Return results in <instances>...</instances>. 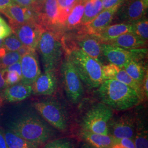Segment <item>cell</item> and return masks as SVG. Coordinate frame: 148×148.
I'll list each match as a JSON object with an SVG mask.
<instances>
[{
	"label": "cell",
	"mask_w": 148,
	"mask_h": 148,
	"mask_svg": "<svg viewBox=\"0 0 148 148\" xmlns=\"http://www.w3.org/2000/svg\"><path fill=\"white\" fill-rule=\"evenodd\" d=\"M136 116L134 142L136 148H148V131L145 118L141 114Z\"/></svg>",
	"instance_id": "22"
},
{
	"label": "cell",
	"mask_w": 148,
	"mask_h": 148,
	"mask_svg": "<svg viewBox=\"0 0 148 148\" xmlns=\"http://www.w3.org/2000/svg\"><path fill=\"white\" fill-rule=\"evenodd\" d=\"M132 33L145 40L148 38V21L147 18L143 16L137 21L131 23Z\"/></svg>",
	"instance_id": "30"
},
{
	"label": "cell",
	"mask_w": 148,
	"mask_h": 148,
	"mask_svg": "<svg viewBox=\"0 0 148 148\" xmlns=\"http://www.w3.org/2000/svg\"><path fill=\"white\" fill-rule=\"evenodd\" d=\"M13 3L12 0H0V11Z\"/></svg>",
	"instance_id": "41"
},
{
	"label": "cell",
	"mask_w": 148,
	"mask_h": 148,
	"mask_svg": "<svg viewBox=\"0 0 148 148\" xmlns=\"http://www.w3.org/2000/svg\"><path fill=\"white\" fill-rule=\"evenodd\" d=\"M80 134L85 142L97 148H111L115 143V138L109 134H101L82 130Z\"/></svg>",
	"instance_id": "21"
},
{
	"label": "cell",
	"mask_w": 148,
	"mask_h": 148,
	"mask_svg": "<svg viewBox=\"0 0 148 148\" xmlns=\"http://www.w3.org/2000/svg\"><path fill=\"white\" fill-rule=\"evenodd\" d=\"M102 11V0H88L86 1L81 25L85 26L88 24Z\"/></svg>",
	"instance_id": "26"
},
{
	"label": "cell",
	"mask_w": 148,
	"mask_h": 148,
	"mask_svg": "<svg viewBox=\"0 0 148 148\" xmlns=\"http://www.w3.org/2000/svg\"><path fill=\"white\" fill-rule=\"evenodd\" d=\"M68 57L77 71L82 83L90 89L97 88L104 81L103 65L79 48L68 52Z\"/></svg>",
	"instance_id": "3"
},
{
	"label": "cell",
	"mask_w": 148,
	"mask_h": 148,
	"mask_svg": "<svg viewBox=\"0 0 148 148\" xmlns=\"http://www.w3.org/2000/svg\"><path fill=\"white\" fill-rule=\"evenodd\" d=\"M2 40H0V49L2 47Z\"/></svg>",
	"instance_id": "46"
},
{
	"label": "cell",
	"mask_w": 148,
	"mask_h": 148,
	"mask_svg": "<svg viewBox=\"0 0 148 148\" xmlns=\"http://www.w3.org/2000/svg\"><path fill=\"white\" fill-rule=\"evenodd\" d=\"M57 86L56 71H45L32 84V93L37 95H52L56 91Z\"/></svg>",
	"instance_id": "14"
},
{
	"label": "cell",
	"mask_w": 148,
	"mask_h": 148,
	"mask_svg": "<svg viewBox=\"0 0 148 148\" xmlns=\"http://www.w3.org/2000/svg\"><path fill=\"white\" fill-rule=\"evenodd\" d=\"M43 148H75L74 141L69 138H60L47 142Z\"/></svg>",
	"instance_id": "32"
},
{
	"label": "cell",
	"mask_w": 148,
	"mask_h": 148,
	"mask_svg": "<svg viewBox=\"0 0 148 148\" xmlns=\"http://www.w3.org/2000/svg\"><path fill=\"white\" fill-rule=\"evenodd\" d=\"M81 148H97L95 147H93V146H92V145H90V144L89 143H86V142H85V143H83L82 144V145H81Z\"/></svg>",
	"instance_id": "43"
},
{
	"label": "cell",
	"mask_w": 148,
	"mask_h": 148,
	"mask_svg": "<svg viewBox=\"0 0 148 148\" xmlns=\"http://www.w3.org/2000/svg\"><path fill=\"white\" fill-rule=\"evenodd\" d=\"M8 86L21 82V70L20 62L13 64L2 71Z\"/></svg>",
	"instance_id": "28"
},
{
	"label": "cell",
	"mask_w": 148,
	"mask_h": 148,
	"mask_svg": "<svg viewBox=\"0 0 148 148\" xmlns=\"http://www.w3.org/2000/svg\"><path fill=\"white\" fill-rule=\"evenodd\" d=\"M115 143H118L121 144L125 148H136L133 139L130 138H121L119 139H115Z\"/></svg>",
	"instance_id": "36"
},
{
	"label": "cell",
	"mask_w": 148,
	"mask_h": 148,
	"mask_svg": "<svg viewBox=\"0 0 148 148\" xmlns=\"http://www.w3.org/2000/svg\"><path fill=\"white\" fill-rule=\"evenodd\" d=\"M45 1H46V0H37V1L38 3H41V4H43Z\"/></svg>",
	"instance_id": "45"
},
{
	"label": "cell",
	"mask_w": 148,
	"mask_h": 148,
	"mask_svg": "<svg viewBox=\"0 0 148 148\" xmlns=\"http://www.w3.org/2000/svg\"><path fill=\"white\" fill-rule=\"evenodd\" d=\"M148 6V0H125L116 13L123 22L131 23L144 16Z\"/></svg>",
	"instance_id": "11"
},
{
	"label": "cell",
	"mask_w": 148,
	"mask_h": 148,
	"mask_svg": "<svg viewBox=\"0 0 148 148\" xmlns=\"http://www.w3.org/2000/svg\"><path fill=\"white\" fill-rule=\"evenodd\" d=\"M11 131L37 146L47 143L55 136L54 128L42 117L29 114L18 119L13 123Z\"/></svg>",
	"instance_id": "2"
},
{
	"label": "cell",
	"mask_w": 148,
	"mask_h": 148,
	"mask_svg": "<svg viewBox=\"0 0 148 148\" xmlns=\"http://www.w3.org/2000/svg\"><path fill=\"white\" fill-rule=\"evenodd\" d=\"M0 12L7 17L11 28L27 22L24 14V7L14 3L1 10Z\"/></svg>",
	"instance_id": "24"
},
{
	"label": "cell",
	"mask_w": 148,
	"mask_h": 148,
	"mask_svg": "<svg viewBox=\"0 0 148 148\" xmlns=\"http://www.w3.org/2000/svg\"><path fill=\"white\" fill-rule=\"evenodd\" d=\"M37 48L41 55L45 71H56L60 63L63 45L58 35L45 30L41 36Z\"/></svg>",
	"instance_id": "4"
},
{
	"label": "cell",
	"mask_w": 148,
	"mask_h": 148,
	"mask_svg": "<svg viewBox=\"0 0 148 148\" xmlns=\"http://www.w3.org/2000/svg\"><path fill=\"white\" fill-rule=\"evenodd\" d=\"M21 56L17 51H6L0 49V70L2 71L13 64L20 62Z\"/></svg>",
	"instance_id": "29"
},
{
	"label": "cell",
	"mask_w": 148,
	"mask_h": 148,
	"mask_svg": "<svg viewBox=\"0 0 148 148\" xmlns=\"http://www.w3.org/2000/svg\"><path fill=\"white\" fill-rule=\"evenodd\" d=\"M37 0H12L13 3L23 7H30L35 4Z\"/></svg>",
	"instance_id": "37"
},
{
	"label": "cell",
	"mask_w": 148,
	"mask_h": 148,
	"mask_svg": "<svg viewBox=\"0 0 148 148\" xmlns=\"http://www.w3.org/2000/svg\"><path fill=\"white\" fill-rule=\"evenodd\" d=\"M125 0H102L103 10L113 7L114 6L121 5Z\"/></svg>",
	"instance_id": "35"
},
{
	"label": "cell",
	"mask_w": 148,
	"mask_h": 148,
	"mask_svg": "<svg viewBox=\"0 0 148 148\" xmlns=\"http://www.w3.org/2000/svg\"><path fill=\"white\" fill-rule=\"evenodd\" d=\"M79 0H66L65 5L66 7H73L75 3Z\"/></svg>",
	"instance_id": "42"
},
{
	"label": "cell",
	"mask_w": 148,
	"mask_h": 148,
	"mask_svg": "<svg viewBox=\"0 0 148 148\" xmlns=\"http://www.w3.org/2000/svg\"><path fill=\"white\" fill-rule=\"evenodd\" d=\"M32 94V85L19 82L8 86L2 93V95L8 101L16 102L27 99Z\"/></svg>",
	"instance_id": "20"
},
{
	"label": "cell",
	"mask_w": 148,
	"mask_h": 148,
	"mask_svg": "<svg viewBox=\"0 0 148 148\" xmlns=\"http://www.w3.org/2000/svg\"><path fill=\"white\" fill-rule=\"evenodd\" d=\"M77 47L91 58L103 65L105 57L103 53L101 41L93 35L86 33L77 38Z\"/></svg>",
	"instance_id": "13"
},
{
	"label": "cell",
	"mask_w": 148,
	"mask_h": 148,
	"mask_svg": "<svg viewBox=\"0 0 148 148\" xmlns=\"http://www.w3.org/2000/svg\"><path fill=\"white\" fill-rule=\"evenodd\" d=\"M120 5H116L101 11L90 23L84 26L87 33L95 35L110 25Z\"/></svg>",
	"instance_id": "17"
},
{
	"label": "cell",
	"mask_w": 148,
	"mask_h": 148,
	"mask_svg": "<svg viewBox=\"0 0 148 148\" xmlns=\"http://www.w3.org/2000/svg\"><path fill=\"white\" fill-rule=\"evenodd\" d=\"M12 32L20 40L23 45L35 50L44 30L37 21H29L12 28Z\"/></svg>",
	"instance_id": "10"
},
{
	"label": "cell",
	"mask_w": 148,
	"mask_h": 148,
	"mask_svg": "<svg viewBox=\"0 0 148 148\" xmlns=\"http://www.w3.org/2000/svg\"><path fill=\"white\" fill-rule=\"evenodd\" d=\"M22 43L16 35L12 32L11 35L2 40V47L6 51H17L22 46Z\"/></svg>",
	"instance_id": "31"
},
{
	"label": "cell",
	"mask_w": 148,
	"mask_h": 148,
	"mask_svg": "<svg viewBox=\"0 0 148 148\" xmlns=\"http://www.w3.org/2000/svg\"><path fill=\"white\" fill-rule=\"evenodd\" d=\"M83 1H84L86 2V1H88V0H83Z\"/></svg>",
	"instance_id": "47"
},
{
	"label": "cell",
	"mask_w": 148,
	"mask_h": 148,
	"mask_svg": "<svg viewBox=\"0 0 148 148\" xmlns=\"http://www.w3.org/2000/svg\"><path fill=\"white\" fill-rule=\"evenodd\" d=\"M60 70L64 88L68 100L74 104L79 103L84 93L83 84L68 57L62 64Z\"/></svg>",
	"instance_id": "7"
},
{
	"label": "cell",
	"mask_w": 148,
	"mask_h": 148,
	"mask_svg": "<svg viewBox=\"0 0 148 148\" xmlns=\"http://www.w3.org/2000/svg\"><path fill=\"white\" fill-rule=\"evenodd\" d=\"M109 134L115 139H134L136 130V116L131 113L112 117L109 123Z\"/></svg>",
	"instance_id": "9"
},
{
	"label": "cell",
	"mask_w": 148,
	"mask_h": 148,
	"mask_svg": "<svg viewBox=\"0 0 148 148\" xmlns=\"http://www.w3.org/2000/svg\"><path fill=\"white\" fill-rule=\"evenodd\" d=\"M141 90V97L142 101L146 100L148 99V72L146 74L143 79V82L140 86Z\"/></svg>",
	"instance_id": "34"
},
{
	"label": "cell",
	"mask_w": 148,
	"mask_h": 148,
	"mask_svg": "<svg viewBox=\"0 0 148 148\" xmlns=\"http://www.w3.org/2000/svg\"><path fill=\"white\" fill-rule=\"evenodd\" d=\"M123 69L140 86L142 85L146 73L148 71V69L142 60L137 59H131L127 61Z\"/></svg>",
	"instance_id": "23"
},
{
	"label": "cell",
	"mask_w": 148,
	"mask_h": 148,
	"mask_svg": "<svg viewBox=\"0 0 148 148\" xmlns=\"http://www.w3.org/2000/svg\"><path fill=\"white\" fill-rule=\"evenodd\" d=\"M20 63L21 65V83L32 85L41 74L37 54L32 50L21 56Z\"/></svg>",
	"instance_id": "12"
},
{
	"label": "cell",
	"mask_w": 148,
	"mask_h": 148,
	"mask_svg": "<svg viewBox=\"0 0 148 148\" xmlns=\"http://www.w3.org/2000/svg\"><path fill=\"white\" fill-rule=\"evenodd\" d=\"M12 28L5 20L0 16V40H3L12 33Z\"/></svg>",
	"instance_id": "33"
},
{
	"label": "cell",
	"mask_w": 148,
	"mask_h": 148,
	"mask_svg": "<svg viewBox=\"0 0 148 148\" xmlns=\"http://www.w3.org/2000/svg\"><path fill=\"white\" fill-rule=\"evenodd\" d=\"M32 49H31L30 48H29L27 47L26 46H24V45H22L21 47L20 48L18 51L17 52H18V53L20 54L21 56H23V55L25 54L26 53H28L29 52L31 51Z\"/></svg>",
	"instance_id": "40"
},
{
	"label": "cell",
	"mask_w": 148,
	"mask_h": 148,
	"mask_svg": "<svg viewBox=\"0 0 148 148\" xmlns=\"http://www.w3.org/2000/svg\"><path fill=\"white\" fill-rule=\"evenodd\" d=\"M8 87L3 77L2 72L0 70V95H2L5 88Z\"/></svg>",
	"instance_id": "38"
},
{
	"label": "cell",
	"mask_w": 148,
	"mask_h": 148,
	"mask_svg": "<svg viewBox=\"0 0 148 148\" xmlns=\"http://www.w3.org/2000/svg\"><path fill=\"white\" fill-rule=\"evenodd\" d=\"M8 148H38V146L21 137L11 130L4 131Z\"/></svg>",
	"instance_id": "27"
},
{
	"label": "cell",
	"mask_w": 148,
	"mask_h": 148,
	"mask_svg": "<svg viewBox=\"0 0 148 148\" xmlns=\"http://www.w3.org/2000/svg\"><path fill=\"white\" fill-rule=\"evenodd\" d=\"M132 33L131 23L122 22L114 25H110L103 29L95 35L101 43H106L116 38L122 34Z\"/></svg>",
	"instance_id": "18"
},
{
	"label": "cell",
	"mask_w": 148,
	"mask_h": 148,
	"mask_svg": "<svg viewBox=\"0 0 148 148\" xmlns=\"http://www.w3.org/2000/svg\"><path fill=\"white\" fill-rule=\"evenodd\" d=\"M147 41L148 40L138 37L133 33L128 32L122 34L116 38L104 43L128 49H136L146 48L147 46Z\"/></svg>",
	"instance_id": "19"
},
{
	"label": "cell",
	"mask_w": 148,
	"mask_h": 148,
	"mask_svg": "<svg viewBox=\"0 0 148 148\" xmlns=\"http://www.w3.org/2000/svg\"><path fill=\"white\" fill-rule=\"evenodd\" d=\"M104 79H115L125 84L135 90L142 100L140 86L130 77L122 68L109 63L103 65L102 67Z\"/></svg>",
	"instance_id": "16"
},
{
	"label": "cell",
	"mask_w": 148,
	"mask_h": 148,
	"mask_svg": "<svg viewBox=\"0 0 148 148\" xmlns=\"http://www.w3.org/2000/svg\"><path fill=\"white\" fill-rule=\"evenodd\" d=\"M85 1H77L70 11L64 25L68 29H73L81 25V21L84 13Z\"/></svg>",
	"instance_id": "25"
},
{
	"label": "cell",
	"mask_w": 148,
	"mask_h": 148,
	"mask_svg": "<svg viewBox=\"0 0 148 148\" xmlns=\"http://www.w3.org/2000/svg\"><path fill=\"white\" fill-rule=\"evenodd\" d=\"M111 148H125L124 147H123L121 144H119L118 143H115L112 146Z\"/></svg>",
	"instance_id": "44"
},
{
	"label": "cell",
	"mask_w": 148,
	"mask_h": 148,
	"mask_svg": "<svg viewBox=\"0 0 148 148\" xmlns=\"http://www.w3.org/2000/svg\"><path fill=\"white\" fill-rule=\"evenodd\" d=\"M113 117V110L102 102L97 103L83 117L82 130L101 134H109V123Z\"/></svg>",
	"instance_id": "5"
},
{
	"label": "cell",
	"mask_w": 148,
	"mask_h": 148,
	"mask_svg": "<svg viewBox=\"0 0 148 148\" xmlns=\"http://www.w3.org/2000/svg\"><path fill=\"white\" fill-rule=\"evenodd\" d=\"M0 148H8L4 134V131L0 128Z\"/></svg>",
	"instance_id": "39"
},
{
	"label": "cell",
	"mask_w": 148,
	"mask_h": 148,
	"mask_svg": "<svg viewBox=\"0 0 148 148\" xmlns=\"http://www.w3.org/2000/svg\"><path fill=\"white\" fill-rule=\"evenodd\" d=\"M101 47L106 60L109 63L122 68L127 61L131 59L142 60L147 53L146 48L128 49L104 43H101Z\"/></svg>",
	"instance_id": "8"
},
{
	"label": "cell",
	"mask_w": 148,
	"mask_h": 148,
	"mask_svg": "<svg viewBox=\"0 0 148 148\" xmlns=\"http://www.w3.org/2000/svg\"><path fill=\"white\" fill-rule=\"evenodd\" d=\"M97 92L101 102L117 111L129 110L142 101L135 90L116 79H105Z\"/></svg>",
	"instance_id": "1"
},
{
	"label": "cell",
	"mask_w": 148,
	"mask_h": 148,
	"mask_svg": "<svg viewBox=\"0 0 148 148\" xmlns=\"http://www.w3.org/2000/svg\"><path fill=\"white\" fill-rule=\"evenodd\" d=\"M58 16L57 0H46L40 11L38 23L45 30L52 31V28L58 26Z\"/></svg>",
	"instance_id": "15"
},
{
	"label": "cell",
	"mask_w": 148,
	"mask_h": 148,
	"mask_svg": "<svg viewBox=\"0 0 148 148\" xmlns=\"http://www.w3.org/2000/svg\"><path fill=\"white\" fill-rule=\"evenodd\" d=\"M34 107L40 116L54 128L65 132L69 126V116L66 109L58 101L54 99L39 101Z\"/></svg>",
	"instance_id": "6"
}]
</instances>
